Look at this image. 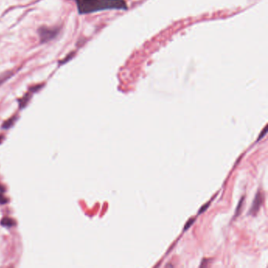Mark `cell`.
Wrapping results in <instances>:
<instances>
[{
    "label": "cell",
    "instance_id": "obj_4",
    "mask_svg": "<svg viewBox=\"0 0 268 268\" xmlns=\"http://www.w3.org/2000/svg\"><path fill=\"white\" fill-rule=\"evenodd\" d=\"M31 97H32V92H29L28 93V94H26L24 97L21 98V99H19V108L24 109V107L27 105V104L28 103L29 101H30Z\"/></svg>",
    "mask_w": 268,
    "mask_h": 268
},
{
    "label": "cell",
    "instance_id": "obj_10",
    "mask_svg": "<svg viewBox=\"0 0 268 268\" xmlns=\"http://www.w3.org/2000/svg\"><path fill=\"white\" fill-rule=\"evenodd\" d=\"M194 220H189V222H188V223H186V226H185V230L187 229V228H189L190 226H191V224H192V223H194Z\"/></svg>",
    "mask_w": 268,
    "mask_h": 268
},
{
    "label": "cell",
    "instance_id": "obj_13",
    "mask_svg": "<svg viewBox=\"0 0 268 268\" xmlns=\"http://www.w3.org/2000/svg\"><path fill=\"white\" fill-rule=\"evenodd\" d=\"M3 139H4V136L0 135V143H2V142L3 141Z\"/></svg>",
    "mask_w": 268,
    "mask_h": 268
},
{
    "label": "cell",
    "instance_id": "obj_2",
    "mask_svg": "<svg viewBox=\"0 0 268 268\" xmlns=\"http://www.w3.org/2000/svg\"><path fill=\"white\" fill-rule=\"evenodd\" d=\"M60 32V28H50L47 26H41L38 29V34L39 36L41 43H45L52 39H55Z\"/></svg>",
    "mask_w": 268,
    "mask_h": 268
},
{
    "label": "cell",
    "instance_id": "obj_9",
    "mask_svg": "<svg viewBox=\"0 0 268 268\" xmlns=\"http://www.w3.org/2000/svg\"><path fill=\"white\" fill-rule=\"evenodd\" d=\"M7 198L3 195V194H0V204H1V205H3V204L7 203Z\"/></svg>",
    "mask_w": 268,
    "mask_h": 268
},
{
    "label": "cell",
    "instance_id": "obj_12",
    "mask_svg": "<svg viewBox=\"0 0 268 268\" xmlns=\"http://www.w3.org/2000/svg\"><path fill=\"white\" fill-rule=\"evenodd\" d=\"M4 190H5V189H4L3 186L0 185V194H3V193L4 192Z\"/></svg>",
    "mask_w": 268,
    "mask_h": 268
},
{
    "label": "cell",
    "instance_id": "obj_5",
    "mask_svg": "<svg viewBox=\"0 0 268 268\" xmlns=\"http://www.w3.org/2000/svg\"><path fill=\"white\" fill-rule=\"evenodd\" d=\"M13 74H14L13 71H6L0 73V85H2L6 81L8 80Z\"/></svg>",
    "mask_w": 268,
    "mask_h": 268
},
{
    "label": "cell",
    "instance_id": "obj_7",
    "mask_svg": "<svg viewBox=\"0 0 268 268\" xmlns=\"http://www.w3.org/2000/svg\"><path fill=\"white\" fill-rule=\"evenodd\" d=\"M1 225L6 226V227H11L15 225V221L12 219L9 218V217H5L1 221Z\"/></svg>",
    "mask_w": 268,
    "mask_h": 268
},
{
    "label": "cell",
    "instance_id": "obj_11",
    "mask_svg": "<svg viewBox=\"0 0 268 268\" xmlns=\"http://www.w3.org/2000/svg\"><path fill=\"white\" fill-rule=\"evenodd\" d=\"M266 131H267V130H266V128H264V130H263V133H261V134H260V137H259L258 140H260V139H261V138H263V135H264V134H266Z\"/></svg>",
    "mask_w": 268,
    "mask_h": 268
},
{
    "label": "cell",
    "instance_id": "obj_3",
    "mask_svg": "<svg viewBox=\"0 0 268 268\" xmlns=\"http://www.w3.org/2000/svg\"><path fill=\"white\" fill-rule=\"evenodd\" d=\"M261 194L259 193V194H257V195L255 196V200H254L253 204H252V208H251V213H253L255 214L257 212V211L259 210V208H260V205H261Z\"/></svg>",
    "mask_w": 268,
    "mask_h": 268
},
{
    "label": "cell",
    "instance_id": "obj_1",
    "mask_svg": "<svg viewBox=\"0 0 268 268\" xmlns=\"http://www.w3.org/2000/svg\"><path fill=\"white\" fill-rule=\"evenodd\" d=\"M80 14L106 10H127L124 0H75Z\"/></svg>",
    "mask_w": 268,
    "mask_h": 268
},
{
    "label": "cell",
    "instance_id": "obj_8",
    "mask_svg": "<svg viewBox=\"0 0 268 268\" xmlns=\"http://www.w3.org/2000/svg\"><path fill=\"white\" fill-rule=\"evenodd\" d=\"M74 53H69V54L68 55V56H66L65 57V58H64L63 60L62 61H60V62H59V65H63V64H65V63H66L67 62H68V61L70 60V59H72V58H73V55H74Z\"/></svg>",
    "mask_w": 268,
    "mask_h": 268
},
{
    "label": "cell",
    "instance_id": "obj_6",
    "mask_svg": "<svg viewBox=\"0 0 268 268\" xmlns=\"http://www.w3.org/2000/svg\"><path fill=\"white\" fill-rule=\"evenodd\" d=\"M17 120H18V116H12L9 120H6V121L4 122L3 124V128H5V129H9V128H10L14 124V123L16 122Z\"/></svg>",
    "mask_w": 268,
    "mask_h": 268
}]
</instances>
